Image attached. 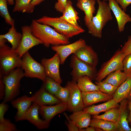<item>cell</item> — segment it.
<instances>
[{
    "instance_id": "cell-44",
    "label": "cell",
    "mask_w": 131,
    "mask_h": 131,
    "mask_svg": "<svg viewBox=\"0 0 131 131\" xmlns=\"http://www.w3.org/2000/svg\"><path fill=\"white\" fill-rule=\"evenodd\" d=\"M3 76L0 74V99L4 98L5 93V86L2 80Z\"/></svg>"
},
{
    "instance_id": "cell-28",
    "label": "cell",
    "mask_w": 131,
    "mask_h": 131,
    "mask_svg": "<svg viewBox=\"0 0 131 131\" xmlns=\"http://www.w3.org/2000/svg\"><path fill=\"white\" fill-rule=\"evenodd\" d=\"M76 82L78 87L82 92L100 91L98 86L94 84L91 78L87 76L81 77Z\"/></svg>"
},
{
    "instance_id": "cell-3",
    "label": "cell",
    "mask_w": 131,
    "mask_h": 131,
    "mask_svg": "<svg viewBox=\"0 0 131 131\" xmlns=\"http://www.w3.org/2000/svg\"><path fill=\"white\" fill-rule=\"evenodd\" d=\"M36 20L39 23L53 27L57 32L69 38L85 31L79 25H72L60 17L44 16Z\"/></svg>"
},
{
    "instance_id": "cell-20",
    "label": "cell",
    "mask_w": 131,
    "mask_h": 131,
    "mask_svg": "<svg viewBox=\"0 0 131 131\" xmlns=\"http://www.w3.org/2000/svg\"><path fill=\"white\" fill-rule=\"evenodd\" d=\"M128 100L126 98L120 102L119 116L116 123L120 131H131V128L130 127L127 120L129 113L128 107Z\"/></svg>"
},
{
    "instance_id": "cell-33",
    "label": "cell",
    "mask_w": 131,
    "mask_h": 131,
    "mask_svg": "<svg viewBox=\"0 0 131 131\" xmlns=\"http://www.w3.org/2000/svg\"><path fill=\"white\" fill-rule=\"evenodd\" d=\"M95 84L98 86L100 91L105 93L113 95L117 88L103 81H96Z\"/></svg>"
},
{
    "instance_id": "cell-27",
    "label": "cell",
    "mask_w": 131,
    "mask_h": 131,
    "mask_svg": "<svg viewBox=\"0 0 131 131\" xmlns=\"http://www.w3.org/2000/svg\"><path fill=\"white\" fill-rule=\"evenodd\" d=\"M121 70L116 71L109 74L103 81L118 88L126 79L127 76Z\"/></svg>"
},
{
    "instance_id": "cell-11",
    "label": "cell",
    "mask_w": 131,
    "mask_h": 131,
    "mask_svg": "<svg viewBox=\"0 0 131 131\" xmlns=\"http://www.w3.org/2000/svg\"><path fill=\"white\" fill-rule=\"evenodd\" d=\"M41 64L44 68L46 76L50 77L61 84L62 81L60 76L59 66L60 60L58 54L56 53L50 58H43Z\"/></svg>"
},
{
    "instance_id": "cell-26",
    "label": "cell",
    "mask_w": 131,
    "mask_h": 131,
    "mask_svg": "<svg viewBox=\"0 0 131 131\" xmlns=\"http://www.w3.org/2000/svg\"><path fill=\"white\" fill-rule=\"evenodd\" d=\"M91 120L90 126L99 128L105 131H119L116 123L106 120L93 118Z\"/></svg>"
},
{
    "instance_id": "cell-15",
    "label": "cell",
    "mask_w": 131,
    "mask_h": 131,
    "mask_svg": "<svg viewBox=\"0 0 131 131\" xmlns=\"http://www.w3.org/2000/svg\"><path fill=\"white\" fill-rule=\"evenodd\" d=\"M108 5L113 11L116 19L118 30L120 32H123L126 24L131 22V17L125 13L119 6L115 0H108Z\"/></svg>"
},
{
    "instance_id": "cell-2",
    "label": "cell",
    "mask_w": 131,
    "mask_h": 131,
    "mask_svg": "<svg viewBox=\"0 0 131 131\" xmlns=\"http://www.w3.org/2000/svg\"><path fill=\"white\" fill-rule=\"evenodd\" d=\"M96 1L98 5L97 13L86 26L89 33L94 37L100 38L103 28L113 17L108 4L103 1Z\"/></svg>"
},
{
    "instance_id": "cell-19",
    "label": "cell",
    "mask_w": 131,
    "mask_h": 131,
    "mask_svg": "<svg viewBox=\"0 0 131 131\" xmlns=\"http://www.w3.org/2000/svg\"><path fill=\"white\" fill-rule=\"evenodd\" d=\"M32 96L30 97L24 95L12 101L13 107L17 109V111L15 118L16 121H21V119L33 103Z\"/></svg>"
},
{
    "instance_id": "cell-30",
    "label": "cell",
    "mask_w": 131,
    "mask_h": 131,
    "mask_svg": "<svg viewBox=\"0 0 131 131\" xmlns=\"http://www.w3.org/2000/svg\"><path fill=\"white\" fill-rule=\"evenodd\" d=\"M119 107H114L105 112L104 114L94 115L92 117L116 123L119 118Z\"/></svg>"
},
{
    "instance_id": "cell-36",
    "label": "cell",
    "mask_w": 131,
    "mask_h": 131,
    "mask_svg": "<svg viewBox=\"0 0 131 131\" xmlns=\"http://www.w3.org/2000/svg\"><path fill=\"white\" fill-rule=\"evenodd\" d=\"M123 72L128 77L131 75V54L126 55L123 61Z\"/></svg>"
},
{
    "instance_id": "cell-37",
    "label": "cell",
    "mask_w": 131,
    "mask_h": 131,
    "mask_svg": "<svg viewBox=\"0 0 131 131\" xmlns=\"http://www.w3.org/2000/svg\"><path fill=\"white\" fill-rule=\"evenodd\" d=\"M65 10L68 12L74 20L77 23L79 19L78 14L73 7L71 1L68 0Z\"/></svg>"
},
{
    "instance_id": "cell-13",
    "label": "cell",
    "mask_w": 131,
    "mask_h": 131,
    "mask_svg": "<svg viewBox=\"0 0 131 131\" xmlns=\"http://www.w3.org/2000/svg\"><path fill=\"white\" fill-rule=\"evenodd\" d=\"M40 106L33 103L22 118L21 121L26 120L39 129L48 128L49 123L41 119L39 116Z\"/></svg>"
},
{
    "instance_id": "cell-1",
    "label": "cell",
    "mask_w": 131,
    "mask_h": 131,
    "mask_svg": "<svg viewBox=\"0 0 131 131\" xmlns=\"http://www.w3.org/2000/svg\"><path fill=\"white\" fill-rule=\"evenodd\" d=\"M33 34L41 41L47 48L70 43L69 38L60 34L48 25L32 20L30 25Z\"/></svg>"
},
{
    "instance_id": "cell-17",
    "label": "cell",
    "mask_w": 131,
    "mask_h": 131,
    "mask_svg": "<svg viewBox=\"0 0 131 131\" xmlns=\"http://www.w3.org/2000/svg\"><path fill=\"white\" fill-rule=\"evenodd\" d=\"M82 60L96 67L98 61V55L90 46L86 44L81 48L74 54Z\"/></svg>"
},
{
    "instance_id": "cell-31",
    "label": "cell",
    "mask_w": 131,
    "mask_h": 131,
    "mask_svg": "<svg viewBox=\"0 0 131 131\" xmlns=\"http://www.w3.org/2000/svg\"><path fill=\"white\" fill-rule=\"evenodd\" d=\"M42 86L48 92L55 95L61 87L60 84L53 79L47 76Z\"/></svg>"
},
{
    "instance_id": "cell-39",
    "label": "cell",
    "mask_w": 131,
    "mask_h": 131,
    "mask_svg": "<svg viewBox=\"0 0 131 131\" xmlns=\"http://www.w3.org/2000/svg\"><path fill=\"white\" fill-rule=\"evenodd\" d=\"M121 50L126 56L131 54V36L128 37L127 40L124 43Z\"/></svg>"
},
{
    "instance_id": "cell-43",
    "label": "cell",
    "mask_w": 131,
    "mask_h": 131,
    "mask_svg": "<svg viewBox=\"0 0 131 131\" xmlns=\"http://www.w3.org/2000/svg\"><path fill=\"white\" fill-rule=\"evenodd\" d=\"M119 4L121 8L125 12L127 10L128 6L131 4V0H115Z\"/></svg>"
},
{
    "instance_id": "cell-5",
    "label": "cell",
    "mask_w": 131,
    "mask_h": 131,
    "mask_svg": "<svg viewBox=\"0 0 131 131\" xmlns=\"http://www.w3.org/2000/svg\"><path fill=\"white\" fill-rule=\"evenodd\" d=\"M24 76V72L21 67L16 68L7 75L3 76L2 80L5 88L3 102L6 103L12 101L18 95L20 80Z\"/></svg>"
},
{
    "instance_id": "cell-51",
    "label": "cell",
    "mask_w": 131,
    "mask_h": 131,
    "mask_svg": "<svg viewBox=\"0 0 131 131\" xmlns=\"http://www.w3.org/2000/svg\"><path fill=\"white\" fill-rule=\"evenodd\" d=\"M78 0V1H80V0Z\"/></svg>"
},
{
    "instance_id": "cell-18",
    "label": "cell",
    "mask_w": 131,
    "mask_h": 131,
    "mask_svg": "<svg viewBox=\"0 0 131 131\" xmlns=\"http://www.w3.org/2000/svg\"><path fill=\"white\" fill-rule=\"evenodd\" d=\"M82 95L85 107L98 102L107 101L113 98V95L100 91L82 92Z\"/></svg>"
},
{
    "instance_id": "cell-9",
    "label": "cell",
    "mask_w": 131,
    "mask_h": 131,
    "mask_svg": "<svg viewBox=\"0 0 131 131\" xmlns=\"http://www.w3.org/2000/svg\"><path fill=\"white\" fill-rule=\"evenodd\" d=\"M66 86L69 89L70 92L67 103V110L73 113L83 110L85 106L82 91L78 87L76 82L73 80L68 81Z\"/></svg>"
},
{
    "instance_id": "cell-34",
    "label": "cell",
    "mask_w": 131,
    "mask_h": 131,
    "mask_svg": "<svg viewBox=\"0 0 131 131\" xmlns=\"http://www.w3.org/2000/svg\"><path fill=\"white\" fill-rule=\"evenodd\" d=\"M70 94L69 90L67 87L61 86L55 96L62 102L67 103Z\"/></svg>"
},
{
    "instance_id": "cell-4",
    "label": "cell",
    "mask_w": 131,
    "mask_h": 131,
    "mask_svg": "<svg viewBox=\"0 0 131 131\" xmlns=\"http://www.w3.org/2000/svg\"><path fill=\"white\" fill-rule=\"evenodd\" d=\"M22 59L15 50L5 43L0 44V74L8 75L14 69L21 67Z\"/></svg>"
},
{
    "instance_id": "cell-49",
    "label": "cell",
    "mask_w": 131,
    "mask_h": 131,
    "mask_svg": "<svg viewBox=\"0 0 131 131\" xmlns=\"http://www.w3.org/2000/svg\"><path fill=\"white\" fill-rule=\"evenodd\" d=\"M127 98L128 100H131V90Z\"/></svg>"
},
{
    "instance_id": "cell-25",
    "label": "cell",
    "mask_w": 131,
    "mask_h": 131,
    "mask_svg": "<svg viewBox=\"0 0 131 131\" xmlns=\"http://www.w3.org/2000/svg\"><path fill=\"white\" fill-rule=\"evenodd\" d=\"M22 37V33L16 31L15 26H11L6 33L0 35V38L5 39L9 42L11 48L16 50L18 47Z\"/></svg>"
},
{
    "instance_id": "cell-47",
    "label": "cell",
    "mask_w": 131,
    "mask_h": 131,
    "mask_svg": "<svg viewBox=\"0 0 131 131\" xmlns=\"http://www.w3.org/2000/svg\"><path fill=\"white\" fill-rule=\"evenodd\" d=\"M45 0H33L31 3L32 5L35 7L38 5Z\"/></svg>"
},
{
    "instance_id": "cell-21",
    "label": "cell",
    "mask_w": 131,
    "mask_h": 131,
    "mask_svg": "<svg viewBox=\"0 0 131 131\" xmlns=\"http://www.w3.org/2000/svg\"><path fill=\"white\" fill-rule=\"evenodd\" d=\"M95 0H83L78 1L77 7L83 11L85 14L84 21L87 26L91 22L95 13Z\"/></svg>"
},
{
    "instance_id": "cell-16",
    "label": "cell",
    "mask_w": 131,
    "mask_h": 131,
    "mask_svg": "<svg viewBox=\"0 0 131 131\" xmlns=\"http://www.w3.org/2000/svg\"><path fill=\"white\" fill-rule=\"evenodd\" d=\"M67 110V103L62 102L53 105L40 106L39 111L44 119L49 123L56 115Z\"/></svg>"
},
{
    "instance_id": "cell-14",
    "label": "cell",
    "mask_w": 131,
    "mask_h": 131,
    "mask_svg": "<svg viewBox=\"0 0 131 131\" xmlns=\"http://www.w3.org/2000/svg\"><path fill=\"white\" fill-rule=\"evenodd\" d=\"M32 96L33 103L40 106L53 105L62 102L55 95L47 91L43 86Z\"/></svg>"
},
{
    "instance_id": "cell-7",
    "label": "cell",
    "mask_w": 131,
    "mask_h": 131,
    "mask_svg": "<svg viewBox=\"0 0 131 131\" xmlns=\"http://www.w3.org/2000/svg\"><path fill=\"white\" fill-rule=\"evenodd\" d=\"M126 55L120 49L117 50L112 57L102 65L97 72L95 79L102 81L111 73L118 70H123V61Z\"/></svg>"
},
{
    "instance_id": "cell-24",
    "label": "cell",
    "mask_w": 131,
    "mask_h": 131,
    "mask_svg": "<svg viewBox=\"0 0 131 131\" xmlns=\"http://www.w3.org/2000/svg\"><path fill=\"white\" fill-rule=\"evenodd\" d=\"M131 90V75L117 88L113 95V98L118 103L127 98Z\"/></svg>"
},
{
    "instance_id": "cell-6",
    "label": "cell",
    "mask_w": 131,
    "mask_h": 131,
    "mask_svg": "<svg viewBox=\"0 0 131 131\" xmlns=\"http://www.w3.org/2000/svg\"><path fill=\"white\" fill-rule=\"evenodd\" d=\"M22 58V63L21 68L24 72L25 76L37 78L44 82L47 76L44 67L41 64L35 60L28 51Z\"/></svg>"
},
{
    "instance_id": "cell-45",
    "label": "cell",
    "mask_w": 131,
    "mask_h": 131,
    "mask_svg": "<svg viewBox=\"0 0 131 131\" xmlns=\"http://www.w3.org/2000/svg\"><path fill=\"white\" fill-rule=\"evenodd\" d=\"M128 107L129 110V113L127 118L129 124H131V100H128Z\"/></svg>"
},
{
    "instance_id": "cell-23",
    "label": "cell",
    "mask_w": 131,
    "mask_h": 131,
    "mask_svg": "<svg viewBox=\"0 0 131 131\" xmlns=\"http://www.w3.org/2000/svg\"><path fill=\"white\" fill-rule=\"evenodd\" d=\"M119 105L113 98L103 103L84 108L83 110L91 115H96L105 112L114 107H118Z\"/></svg>"
},
{
    "instance_id": "cell-38",
    "label": "cell",
    "mask_w": 131,
    "mask_h": 131,
    "mask_svg": "<svg viewBox=\"0 0 131 131\" xmlns=\"http://www.w3.org/2000/svg\"><path fill=\"white\" fill-rule=\"evenodd\" d=\"M54 5V8L57 11L63 13L65 11L68 0H57Z\"/></svg>"
},
{
    "instance_id": "cell-48",
    "label": "cell",
    "mask_w": 131,
    "mask_h": 131,
    "mask_svg": "<svg viewBox=\"0 0 131 131\" xmlns=\"http://www.w3.org/2000/svg\"><path fill=\"white\" fill-rule=\"evenodd\" d=\"M8 2L10 5H13L14 3V0H7Z\"/></svg>"
},
{
    "instance_id": "cell-10",
    "label": "cell",
    "mask_w": 131,
    "mask_h": 131,
    "mask_svg": "<svg viewBox=\"0 0 131 131\" xmlns=\"http://www.w3.org/2000/svg\"><path fill=\"white\" fill-rule=\"evenodd\" d=\"M21 30L22 38L18 47L15 50L21 58L33 47L43 44L42 41L33 34L30 26H23Z\"/></svg>"
},
{
    "instance_id": "cell-40",
    "label": "cell",
    "mask_w": 131,
    "mask_h": 131,
    "mask_svg": "<svg viewBox=\"0 0 131 131\" xmlns=\"http://www.w3.org/2000/svg\"><path fill=\"white\" fill-rule=\"evenodd\" d=\"M64 115L67 120L66 125L68 130L70 131H79V128L70 119L67 114L66 113H64Z\"/></svg>"
},
{
    "instance_id": "cell-29",
    "label": "cell",
    "mask_w": 131,
    "mask_h": 131,
    "mask_svg": "<svg viewBox=\"0 0 131 131\" xmlns=\"http://www.w3.org/2000/svg\"><path fill=\"white\" fill-rule=\"evenodd\" d=\"M33 0H16L15 5L13 10V12L32 13L35 7L32 5Z\"/></svg>"
},
{
    "instance_id": "cell-8",
    "label": "cell",
    "mask_w": 131,
    "mask_h": 131,
    "mask_svg": "<svg viewBox=\"0 0 131 131\" xmlns=\"http://www.w3.org/2000/svg\"><path fill=\"white\" fill-rule=\"evenodd\" d=\"M70 66L73 80L77 82L81 77L87 76L91 79H95L97 72L96 67L80 59L74 54L71 57Z\"/></svg>"
},
{
    "instance_id": "cell-12",
    "label": "cell",
    "mask_w": 131,
    "mask_h": 131,
    "mask_svg": "<svg viewBox=\"0 0 131 131\" xmlns=\"http://www.w3.org/2000/svg\"><path fill=\"white\" fill-rule=\"evenodd\" d=\"M86 45L85 40L80 39L71 43L52 46L51 49L59 56L60 64H63L70 55L74 54L81 48Z\"/></svg>"
},
{
    "instance_id": "cell-32",
    "label": "cell",
    "mask_w": 131,
    "mask_h": 131,
    "mask_svg": "<svg viewBox=\"0 0 131 131\" xmlns=\"http://www.w3.org/2000/svg\"><path fill=\"white\" fill-rule=\"evenodd\" d=\"M7 0H0V13L6 22L11 26L15 25V21L10 16L8 9Z\"/></svg>"
},
{
    "instance_id": "cell-35",
    "label": "cell",
    "mask_w": 131,
    "mask_h": 131,
    "mask_svg": "<svg viewBox=\"0 0 131 131\" xmlns=\"http://www.w3.org/2000/svg\"><path fill=\"white\" fill-rule=\"evenodd\" d=\"M18 130L15 125L8 119H5L0 122V131H15Z\"/></svg>"
},
{
    "instance_id": "cell-41",
    "label": "cell",
    "mask_w": 131,
    "mask_h": 131,
    "mask_svg": "<svg viewBox=\"0 0 131 131\" xmlns=\"http://www.w3.org/2000/svg\"><path fill=\"white\" fill-rule=\"evenodd\" d=\"M62 15L59 17L69 23L75 26L79 25L78 23L73 19L71 16L65 10L63 13Z\"/></svg>"
},
{
    "instance_id": "cell-42",
    "label": "cell",
    "mask_w": 131,
    "mask_h": 131,
    "mask_svg": "<svg viewBox=\"0 0 131 131\" xmlns=\"http://www.w3.org/2000/svg\"><path fill=\"white\" fill-rule=\"evenodd\" d=\"M8 106L6 103L2 102L0 104V122L3 121L5 118L4 115L8 110Z\"/></svg>"
},
{
    "instance_id": "cell-46",
    "label": "cell",
    "mask_w": 131,
    "mask_h": 131,
    "mask_svg": "<svg viewBox=\"0 0 131 131\" xmlns=\"http://www.w3.org/2000/svg\"><path fill=\"white\" fill-rule=\"evenodd\" d=\"M79 131H96V128L90 126L86 128L79 129Z\"/></svg>"
},
{
    "instance_id": "cell-22",
    "label": "cell",
    "mask_w": 131,
    "mask_h": 131,
    "mask_svg": "<svg viewBox=\"0 0 131 131\" xmlns=\"http://www.w3.org/2000/svg\"><path fill=\"white\" fill-rule=\"evenodd\" d=\"M69 117L79 129L90 126L91 115L83 110L73 112Z\"/></svg>"
},
{
    "instance_id": "cell-50",
    "label": "cell",
    "mask_w": 131,
    "mask_h": 131,
    "mask_svg": "<svg viewBox=\"0 0 131 131\" xmlns=\"http://www.w3.org/2000/svg\"><path fill=\"white\" fill-rule=\"evenodd\" d=\"M108 0H103V1H108Z\"/></svg>"
}]
</instances>
